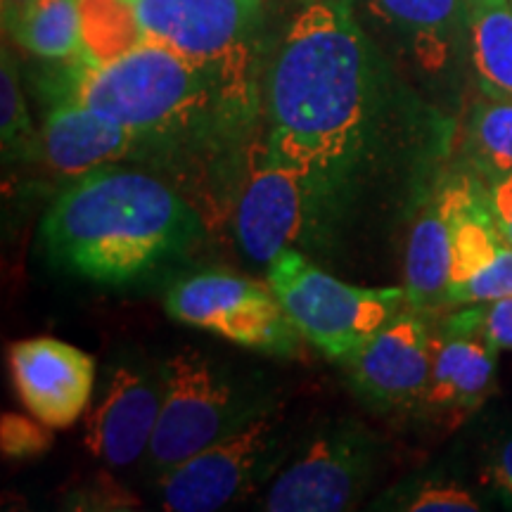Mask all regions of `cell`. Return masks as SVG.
<instances>
[{"mask_svg":"<svg viewBox=\"0 0 512 512\" xmlns=\"http://www.w3.org/2000/svg\"><path fill=\"white\" fill-rule=\"evenodd\" d=\"M486 195H489V207L491 214H494L498 233L512 247V176L503 178L498 183H491L486 188Z\"/></svg>","mask_w":512,"mask_h":512,"instance_id":"26","label":"cell"},{"mask_svg":"<svg viewBox=\"0 0 512 512\" xmlns=\"http://www.w3.org/2000/svg\"><path fill=\"white\" fill-rule=\"evenodd\" d=\"M434 361V335L420 311L406 309L351 354L347 370L356 394L380 408H420Z\"/></svg>","mask_w":512,"mask_h":512,"instance_id":"10","label":"cell"},{"mask_svg":"<svg viewBox=\"0 0 512 512\" xmlns=\"http://www.w3.org/2000/svg\"><path fill=\"white\" fill-rule=\"evenodd\" d=\"M465 38L482 93L512 102V0H472Z\"/></svg>","mask_w":512,"mask_h":512,"instance_id":"18","label":"cell"},{"mask_svg":"<svg viewBox=\"0 0 512 512\" xmlns=\"http://www.w3.org/2000/svg\"><path fill=\"white\" fill-rule=\"evenodd\" d=\"M29 3H34V0H3V24H5V29L10 27L12 19H15L24 8H27Z\"/></svg>","mask_w":512,"mask_h":512,"instance_id":"28","label":"cell"},{"mask_svg":"<svg viewBox=\"0 0 512 512\" xmlns=\"http://www.w3.org/2000/svg\"><path fill=\"white\" fill-rule=\"evenodd\" d=\"M53 437L50 427L43 425L41 420H29L17 413H3L0 422V446L3 453L10 458H34L46 453Z\"/></svg>","mask_w":512,"mask_h":512,"instance_id":"25","label":"cell"},{"mask_svg":"<svg viewBox=\"0 0 512 512\" xmlns=\"http://www.w3.org/2000/svg\"><path fill=\"white\" fill-rule=\"evenodd\" d=\"M451 219L441 192L422 207L406 247V290L411 309L427 313L446 306L451 287Z\"/></svg>","mask_w":512,"mask_h":512,"instance_id":"17","label":"cell"},{"mask_svg":"<svg viewBox=\"0 0 512 512\" xmlns=\"http://www.w3.org/2000/svg\"><path fill=\"white\" fill-rule=\"evenodd\" d=\"M164 375L136 363L112 368L83 422V446L110 467H128L147 456L162 408Z\"/></svg>","mask_w":512,"mask_h":512,"instance_id":"11","label":"cell"},{"mask_svg":"<svg viewBox=\"0 0 512 512\" xmlns=\"http://www.w3.org/2000/svg\"><path fill=\"white\" fill-rule=\"evenodd\" d=\"M377 24L411 50L422 67H441L453 43L467 36L472 0H361Z\"/></svg>","mask_w":512,"mask_h":512,"instance_id":"16","label":"cell"},{"mask_svg":"<svg viewBox=\"0 0 512 512\" xmlns=\"http://www.w3.org/2000/svg\"><path fill=\"white\" fill-rule=\"evenodd\" d=\"M467 157L486 183L512 176V102L482 95L467 119Z\"/></svg>","mask_w":512,"mask_h":512,"instance_id":"20","label":"cell"},{"mask_svg":"<svg viewBox=\"0 0 512 512\" xmlns=\"http://www.w3.org/2000/svg\"><path fill=\"white\" fill-rule=\"evenodd\" d=\"M389 86V64L349 0H304L268 67L261 155L325 197L366 150Z\"/></svg>","mask_w":512,"mask_h":512,"instance_id":"1","label":"cell"},{"mask_svg":"<svg viewBox=\"0 0 512 512\" xmlns=\"http://www.w3.org/2000/svg\"><path fill=\"white\" fill-rule=\"evenodd\" d=\"M10 373L24 408L50 430L72 427L91 408L95 358L55 337L10 347Z\"/></svg>","mask_w":512,"mask_h":512,"instance_id":"12","label":"cell"},{"mask_svg":"<svg viewBox=\"0 0 512 512\" xmlns=\"http://www.w3.org/2000/svg\"><path fill=\"white\" fill-rule=\"evenodd\" d=\"M280 422L261 411L240 430L183 460L159 477L162 508L171 512H214L245 498L283 458Z\"/></svg>","mask_w":512,"mask_h":512,"instance_id":"8","label":"cell"},{"mask_svg":"<svg viewBox=\"0 0 512 512\" xmlns=\"http://www.w3.org/2000/svg\"><path fill=\"white\" fill-rule=\"evenodd\" d=\"M200 238V216L169 185L114 166L76 178L41 221L48 259L98 285L143 280Z\"/></svg>","mask_w":512,"mask_h":512,"instance_id":"2","label":"cell"},{"mask_svg":"<svg viewBox=\"0 0 512 512\" xmlns=\"http://www.w3.org/2000/svg\"><path fill=\"white\" fill-rule=\"evenodd\" d=\"M401 510L411 512H477L482 503L456 482H425L403 498Z\"/></svg>","mask_w":512,"mask_h":512,"instance_id":"24","label":"cell"},{"mask_svg":"<svg viewBox=\"0 0 512 512\" xmlns=\"http://www.w3.org/2000/svg\"><path fill=\"white\" fill-rule=\"evenodd\" d=\"M76 60L72 98L131 128L147 145L204 136L254 114L207 69L147 38L110 60Z\"/></svg>","mask_w":512,"mask_h":512,"instance_id":"3","label":"cell"},{"mask_svg":"<svg viewBox=\"0 0 512 512\" xmlns=\"http://www.w3.org/2000/svg\"><path fill=\"white\" fill-rule=\"evenodd\" d=\"M268 285L304 342L335 363L347 361L373 332L411 309L403 287L342 283L306 261L294 247L268 264Z\"/></svg>","mask_w":512,"mask_h":512,"instance_id":"5","label":"cell"},{"mask_svg":"<svg viewBox=\"0 0 512 512\" xmlns=\"http://www.w3.org/2000/svg\"><path fill=\"white\" fill-rule=\"evenodd\" d=\"M0 138H3L5 162L27 157L36 145H41L36 143L27 102L19 86L17 64L8 48H3L0 55Z\"/></svg>","mask_w":512,"mask_h":512,"instance_id":"21","label":"cell"},{"mask_svg":"<svg viewBox=\"0 0 512 512\" xmlns=\"http://www.w3.org/2000/svg\"><path fill=\"white\" fill-rule=\"evenodd\" d=\"M441 330L482 337L498 351H512V297L460 306L444 320Z\"/></svg>","mask_w":512,"mask_h":512,"instance_id":"22","label":"cell"},{"mask_svg":"<svg viewBox=\"0 0 512 512\" xmlns=\"http://www.w3.org/2000/svg\"><path fill=\"white\" fill-rule=\"evenodd\" d=\"M512 297V247L503 242L494 259L482 271L448 287L446 306H465Z\"/></svg>","mask_w":512,"mask_h":512,"instance_id":"23","label":"cell"},{"mask_svg":"<svg viewBox=\"0 0 512 512\" xmlns=\"http://www.w3.org/2000/svg\"><path fill=\"white\" fill-rule=\"evenodd\" d=\"M313 197H323L316 185L259 152V162L249 171L235 216L242 252L256 264L268 266L280 252L294 247Z\"/></svg>","mask_w":512,"mask_h":512,"instance_id":"13","label":"cell"},{"mask_svg":"<svg viewBox=\"0 0 512 512\" xmlns=\"http://www.w3.org/2000/svg\"><path fill=\"white\" fill-rule=\"evenodd\" d=\"M140 36L207 69L256 110L264 0H133Z\"/></svg>","mask_w":512,"mask_h":512,"instance_id":"4","label":"cell"},{"mask_svg":"<svg viewBox=\"0 0 512 512\" xmlns=\"http://www.w3.org/2000/svg\"><path fill=\"white\" fill-rule=\"evenodd\" d=\"M147 143L131 128L69 98L55 105L43 121L41 150L48 166L67 178L119 162L145 150Z\"/></svg>","mask_w":512,"mask_h":512,"instance_id":"14","label":"cell"},{"mask_svg":"<svg viewBox=\"0 0 512 512\" xmlns=\"http://www.w3.org/2000/svg\"><path fill=\"white\" fill-rule=\"evenodd\" d=\"M375 465L373 434L358 425L332 427L275 479L261 508L268 512H339L354 508Z\"/></svg>","mask_w":512,"mask_h":512,"instance_id":"9","label":"cell"},{"mask_svg":"<svg viewBox=\"0 0 512 512\" xmlns=\"http://www.w3.org/2000/svg\"><path fill=\"white\" fill-rule=\"evenodd\" d=\"M166 313L192 328L226 337L273 356H297L302 332L287 316L273 287L228 271H202L166 292Z\"/></svg>","mask_w":512,"mask_h":512,"instance_id":"7","label":"cell"},{"mask_svg":"<svg viewBox=\"0 0 512 512\" xmlns=\"http://www.w3.org/2000/svg\"><path fill=\"white\" fill-rule=\"evenodd\" d=\"M8 29L19 46L43 60H76L83 53L79 0H34Z\"/></svg>","mask_w":512,"mask_h":512,"instance_id":"19","label":"cell"},{"mask_svg":"<svg viewBox=\"0 0 512 512\" xmlns=\"http://www.w3.org/2000/svg\"><path fill=\"white\" fill-rule=\"evenodd\" d=\"M164 394L147 460L157 477L240 430L261 413L226 370L197 349H181L162 366Z\"/></svg>","mask_w":512,"mask_h":512,"instance_id":"6","label":"cell"},{"mask_svg":"<svg viewBox=\"0 0 512 512\" xmlns=\"http://www.w3.org/2000/svg\"><path fill=\"white\" fill-rule=\"evenodd\" d=\"M498 349L482 337L441 330L434 335V361L422 406L441 425L470 418L496 387Z\"/></svg>","mask_w":512,"mask_h":512,"instance_id":"15","label":"cell"},{"mask_svg":"<svg viewBox=\"0 0 512 512\" xmlns=\"http://www.w3.org/2000/svg\"><path fill=\"white\" fill-rule=\"evenodd\" d=\"M486 479L498 494L512 501V437L498 444L496 451L491 453L489 463H486Z\"/></svg>","mask_w":512,"mask_h":512,"instance_id":"27","label":"cell"}]
</instances>
